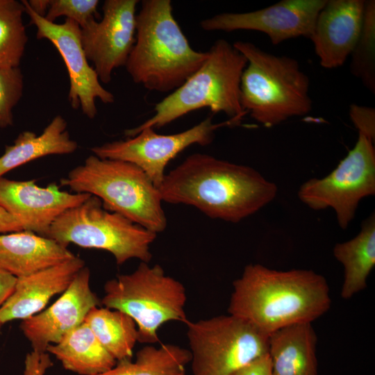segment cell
<instances>
[{
	"instance_id": "obj_1",
	"label": "cell",
	"mask_w": 375,
	"mask_h": 375,
	"mask_svg": "<svg viewBox=\"0 0 375 375\" xmlns=\"http://www.w3.org/2000/svg\"><path fill=\"white\" fill-rule=\"evenodd\" d=\"M158 190L162 201L237 223L273 201L278 188L251 167L195 153L165 175Z\"/></svg>"
},
{
	"instance_id": "obj_2",
	"label": "cell",
	"mask_w": 375,
	"mask_h": 375,
	"mask_svg": "<svg viewBox=\"0 0 375 375\" xmlns=\"http://www.w3.org/2000/svg\"><path fill=\"white\" fill-rule=\"evenodd\" d=\"M233 286L228 314L267 335L292 324L312 323L331 303L326 280L312 270L278 271L249 264Z\"/></svg>"
},
{
	"instance_id": "obj_3",
	"label": "cell",
	"mask_w": 375,
	"mask_h": 375,
	"mask_svg": "<svg viewBox=\"0 0 375 375\" xmlns=\"http://www.w3.org/2000/svg\"><path fill=\"white\" fill-rule=\"evenodd\" d=\"M172 11L169 0H144L136 15L135 40L125 67L133 82L151 91L175 90L208 56L192 49Z\"/></svg>"
},
{
	"instance_id": "obj_4",
	"label": "cell",
	"mask_w": 375,
	"mask_h": 375,
	"mask_svg": "<svg viewBox=\"0 0 375 375\" xmlns=\"http://www.w3.org/2000/svg\"><path fill=\"white\" fill-rule=\"evenodd\" d=\"M199 68L179 88L155 105L154 115L140 125L127 129L133 137L144 128H159L185 115L203 108L223 112L231 126L239 125L247 114L242 108L240 88L247 60L233 44L216 40Z\"/></svg>"
},
{
	"instance_id": "obj_5",
	"label": "cell",
	"mask_w": 375,
	"mask_h": 375,
	"mask_svg": "<svg viewBox=\"0 0 375 375\" xmlns=\"http://www.w3.org/2000/svg\"><path fill=\"white\" fill-rule=\"evenodd\" d=\"M233 44L247 60L240 81V103L254 120L272 127L310 112V80L297 60L272 54L251 42Z\"/></svg>"
},
{
	"instance_id": "obj_6",
	"label": "cell",
	"mask_w": 375,
	"mask_h": 375,
	"mask_svg": "<svg viewBox=\"0 0 375 375\" xmlns=\"http://www.w3.org/2000/svg\"><path fill=\"white\" fill-rule=\"evenodd\" d=\"M74 193L98 197L103 207L158 233L167 227L158 188L137 165L92 154L60 180Z\"/></svg>"
},
{
	"instance_id": "obj_7",
	"label": "cell",
	"mask_w": 375,
	"mask_h": 375,
	"mask_svg": "<svg viewBox=\"0 0 375 375\" xmlns=\"http://www.w3.org/2000/svg\"><path fill=\"white\" fill-rule=\"evenodd\" d=\"M141 262L131 274L118 275L104 285L101 304L128 315L138 328V342H159L158 329L165 323H186L187 300L182 283L165 274L159 265Z\"/></svg>"
},
{
	"instance_id": "obj_8",
	"label": "cell",
	"mask_w": 375,
	"mask_h": 375,
	"mask_svg": "<svg viewBox=\"0 0 375 375\" xmlns=\"http://www.w3.org/2000/svg\"><path fill=\"white\" fill-rule=\"evenodd\" d=\"M157 234L124 216L106 210L91 195L82 203L62 212L52 224L47 238L63 246L74 244L110 252L121 265L131 258L149 262L151 244Z\"/></svg>"
},
{
	"instance_id": "obj_9",
	"label": "cell",
	"mask_w": 375,
	"mask_h": 375,
	"mask_svg": "<svg viewBox=\"0 0 375 375\" xmlns=\"http://www.w3.org/2000/svg\"><path fill=\"white\" fill-rule=\"evenodd\" d=\"M185 324L193 375H228L268 353L269 335L234 315Z\"/></svg>"
},
{
	"instance_id": "obj_10",
	"label": "cell",
	"mask_w": 375,
	"mask_h": 375,
	"mask_svg": "<svg viewBox=\"0 0 375 375\" xmlns=\"http://www.w3.org/2000/svg\"><path fill=\"white\" fill-rule=\"evenodd\" d=\"M375 138L358 133L355 146L328 175L310 178L299 188V199L315 210L333 209L346 229L360 201L375 194Z\"/></svg>"
},
{
	"instance_id": "obj_11",
	"label": "cell",
	"mask_w": 375,
	"mask_h": 375,
	"mask_svg": "<svg viewBox=\"0 0 375 375\" xmlns=\"http://www.w3.org/2000/svg\"><path fill=\"white\" fill-rule=\"evenodd\" d=\"M224 126L231 124L228 120L214 124L211 117H208L190 128L174 134H158L154 128H147L126 140L106 142L92 147L91 151L101 158L119 160L137 165L158 188L170 160L192 144H210L215 131Z\"/></svg>"
},
{
	"instance_id": "obj_12",
	"label": "cell",
	"mask_w": 375,
	"mask_h": 375,
	"mask_svg": "<svg viewBox=\"0 0 375 375\" xmlns=\"http://www.w3.org/2000/svg\"><path fill=\"white\" fill-rule=\"evenodd\" d=\"M22 3L31 24L37 29V38L51 42L64 60L69 78L68 99L71 106L74 109L80 108L88 118H94L97 114L96 100L112 103L115 97L103 87L94 67L88 62L81 42L80 26L69 19L62 24L49 22L35 13L27 0Z\"/></svg>"
},
{
	"instance_id": "obj_13",
	"label": "cell",
	"mask_w": 375,
	"mask_h": 375,
	"mask_svg": "<svg viewBox=\"0 0 375 375\" xmlns=\"http://www.w3.org/2000/svg\"><path fill=\"white\" fill-rule=\"evenodd\" d=\"M137 0H106L100 21L81 28L82 45L99 81H111L112 72L125 66L135 40Z\"/></svg>"
},
{
	"instance_id": "obj_14",
	"label": "cell",
	"mask_w": 375,
	"mask_h": 375,
	"mask_svg": "<svg viewBox=\"0 0 375 375\" xmlns=\"http://www.w3.org/2000/svg\"><path fill=\"white\" fill-rule=\"evenodd\" d=\"M326 0H282L247 12H224L203 19L206 31H255L266 34L278 44L299 37L310 38L317 15Z\"/></svg>"
},
{
	"instance_id": "obj_15",
	"label": "cell",
	"mask_w": 375,
	"mask_h": 375,
	"mask_svg": "<svg viewBox=\"0 0 375 375\" xmlns=\"http://www.w3.org/2000/svg\"><path fill=\"white\" fill-rule=\"evenodd\" d=\"M90 196L62 190L56 183L41 187L33 180L0 178V205L21 223L24 231L44 237L62 212Z\"/></svg>"
},
{
	"instance_id": "obj_16",
	"label": "cell",
	"mask_w": 375,
	"mask_h": 375,
	"mask_svg": "<svg viewBox=\"0 0 375 375\" xmlns=\"http://www.w3.org/2000/svg\"><path fill=\"white\" fill-rule=\"evenodd\" d=\"M90 271L83 267L69 288L51 306L24 319L19 327L32 351L47 352L49 344L58 343L67 333L84 322L85 316L101 300L90 285Z\"/></svg>"
},
{
	"instance_id": "obj_17",
	"label": "cell",
	"mask_w": 375,
	"mask_h": 375,
	"mask_svg": "<svg viewBox=\"0 0 375 375\" xmlns=\"http://www.w3.org/2000/svg\"><path fill=\"white\" fill-rule=\"evenodd\" d=\"M365 1L326 0L310 37L322 67H339L350 56L361 31Z\"/></svg>"
},
{
	"instance_id": "obj_18",
	"label": "cell",
	"mask_w": 375,
	"mask_h": 375,
	"mask_svg": "<svg viewBox=\"0 0 375 375\" xmlns=\"http://www.w3.org/2000/svg\"><path fill=\"white\" fill-rule=\"evenodd\" d=\"M85 267L81 258H74L17 278L13 292L0 307L1 324L14 319H26L41 312L55 295L63 293L78 272Z\"/></svg>"
},
{
	"instance_id": "obj_19",
	"label": "cell",
	"mask_w": 375,
	"mask_h": 375,
	"mask_svg": "<svg viewBox=\"0 0 375 375\" xmlns=\"http://www.w3.org/2000/svg\"><path fill=\"white\" fill-rule=\"evenodd\" d=\"M67 247L28 231L0 234V268L24 277L74 258Z\"/></svg>"
},
{
	"instance_id": "obj_20",
	"label": "cell",
	"mask_w": 375,
	"mask_h": 375,
	"mask_svg": "<svg viewBox=\"0 0 375 375\" xmlns=\"http://www.w3.org/2000/svg\"><path fill=\"white\" fill-rule=\"evenodd\" d=\"M317 337L311 323L280 328L269 335L272 375H318Z\"/></svg>"
},
{
	"instance_id": "obj_21",
	"label": "cell",
	"mask_w": 375,
	"mask_h": 375,
	"mask_svg": "<svg viewBox=\"0 0 375 375\" xmlns=\"http://www.w3.org/2000/svg\"><path fill=\"white\" fill-rule=\"evenodd\" d=\"M78 148L67 131V123L60 115L55 116L42 133L25 131L13 144L7 146L0 157V178L7 172L34 160L49 155L74 153Z\"/></svg>"
},
{
	"instance_id": "obj_22",
	"label": "cell",
	"mask_w": 375,
	"mask_h": 375,
	"mask_svg": "<svg viewBox=\"0 0 375 375\" xmlns=\"http://www.w3.org/2000/svg\"><path fill=\"white\" fill-rule=\"evenodd\" d=\"M46 351L60 360L65 369L81 375H98L117 364L85 322L58 343L49 344Z\"/></svg>"
},
{
	"instance_id": "obj_23",
	"label": "cell",
	"mask_w": 375,
	"mask_h": 375,
	"mask_svg": "<svg viewBox=\"0 0 375 375\" xmlns=\"http://www.w3.org/2000/svg\"><path fill=\"white\" fill-rule=\"evenodd\" d=\"M333 256L343 265L341 297L348 299L367 287V277L375 265L374 214L362 222L356 236L335 245Z\"/></svg>"
},
{
	"instance_id": "obj_24",
	"label": "cell",
	"mask_w": 375,
	"mask_h": 375,
	"mask_svg": "<svg viewBox=\"0 0 375 375\" xmlns=\"http://www.w3.org/2000/svg\"><path fill=\"white\" fill-rule=\"evenodd\" d=\"M84 322L117 362L131 360L138 342V328L128 315L119 310L96 306L88 312Z\"/></svg>"
},
{
	"instance_id": "obj_25",
	"label": "cell",
	"mask_w": 375,
	"mask_h": 375,
	"mask_svg": "<svg viewBox=\"0 0 375 375\" xmlns=\"http://www.w3.org/2000/svg\"><path fill=\"white\" fill-rule=\"evenodd\" d=\"M191 361L189 349L173 344L146 345L136 353L135 361L123 360L98 375H183Z\"/></svg>"
},
{
	"instance_id": "obj_26",
	"label": "cell",
	"mask_w": 375,
	"mask_h": 375,
	"mask_svg": "<svg viewBox=\"0 0 375 375\" xmlns=\"http://www.w3.org/2000/svg\"><path fill=\"white\" fill-rule=\"evenodd\" d=\"M22 1L0 0V67H18L28 42Z\"/></svg>"
},
{
	"instance_id": "obj_27",
	"label": "cell",
	"mask_w": 375,
	"mask_h": 375,
	"mask_svg": "<svg viewBox=\"0 0 375 375\" xmlns=\"http://www.w3.org/2000/svg\"><path fill=\"white\" fill-rule=\"evenodd\" d=\"M351 74L375 93V1H365L362 25L351 53Z\"/></svg>"
},
{
	"instance_id": "obj_28",
	"label": "cell",
	"mask_w": 375,
	"mask_h": 375,
	"mask_svg": "<svg viewBox=\"0 0 375 375\" xmlns=\"http://www.w3.org/2000/svg\"><path fill=\"white\" fill-rule=\"evenodd\" d=\"M24 89L23 74L18 67H0V127L13 124L12 109L20 100Z\"/></svg>"
},
{
	"instance_id": "obj_29",
	"label": "cell",
	"mask_w": 375,
	"mask_h": 375,
	"mask_svg": "<svg viewBox=\"0 0 375 375\" xmlns=\"http://www.w3.org/2000/svg\"><path fill=\"white\" fill-rule=\"evenodd\" d=\"M98 0H49L44 18L51 22L60 17L75 22L80 28L86 26L97 15Z\"/></svg>"
},
{
	"instance_id": "obj_30",
	"label": "cell",
	"mask_w": 375,
	"mask_h": 375,
	"mask_svg": "<svg viewBox=\"0 0 375 375\" xmlns=\"http://www.w3.org/2000/svg\"><path fill=\"white\" fill-rule=\"evenodd\" d=\"M349 117L358 133L375 138V109L372 107L351 104Z\"/></svg>"
},
{
	"instance_id": "obj_31",
	"label": "cell",
	"mask_w": 375,
	"mask_h": 375,
	"mask_svg": "<svg viewBox=\"0 0 375 375\" xmlns=\"http://www.w3.org/2000/svg\"><path fill=\"white\" fill-rule=\"evenodd\" d=\"M52 365L49 353L31 351L25 358L24 375H44Z\"/></svg>"
},
{
	"instance_id": "obj_32",
	"label": "cell",
	"mask_w": 375,
	"mask_h": 375,
	"mask_svg": "<svg viewBox=\"0 0 375 375\" xmlns=\"http://www.w3.org/2000/svg\"><path fill=\"white\" fill-rule=\"evenodd\" d=\"M228 375H272L270 358L265 354Z\"/></svg>"
},
{
	"instance_id": "obj_33",
	"label": "cell",
	"mask_w": 375,
	"mask_h": 375,
	"mask_svg": "<svg viewBox=\"0 0 375 375\" xmlns=\"http://www.w3.org/2000/svg\"><path fill=\"white\" fill-rule=\"evenodd\" d=\"M17 278L0 268V307L14 291Z\"/></svg>"
},
{
	"instance_id": "obj_34",
	"label": "cell",
	"mask_w": 375,
	"mask_h": 375,
	"mask_svg": "<svg viewBox=\"0 0 375 375\" xmlns=\"http://www.w3.org/2000/svg\"><path fill=\"white\" fill-rule=\"evenodd\" d=\"M24 231L21 223L0 205V233Z\"/></svg>"
},
{
	"instance_id": "obj_35",
	"label": "cell",
	"mask_w": 375,
	"mask_h": 375,
	"mask_svg": "<svg viewBox=\"0 0 375 375\" xmlns=\"http://www.w3.org/2000/svg\"><path fill=\"white\" fill-rule=\"evenodd\" d=\"M27 3L35 13L44 17L49 8V0H29Z\"/></svg>"
},
{
	"instance_id": "obj_36",
	"label": "cell",
	"mask_w": 375,
	"mask_h": 375,
	"mask_svg": "<svg viewBox=\"0 0 375 375\" xmlns=\"http://www.w3.org/2000/svg\"><path fill=\"white\" fill-rule=\"evenodd\" d=\"M1 325V323L0 322V326Z\"/></svg>"
},
{
	"instance_id": "obj_37",
	"label": "cell",
	"mask_w": 375,
	"mask_h": 375,
	"mask_svg": "<svg viewBox=\"0 0 375 375\" xmlns=\"http://www.w3.org/2000/svg\"><path fill=\"white\" fill-rule=\"evenodd\" d=\"M183 375H185V374H183Z\"/></svg>"
}]
</instances>
